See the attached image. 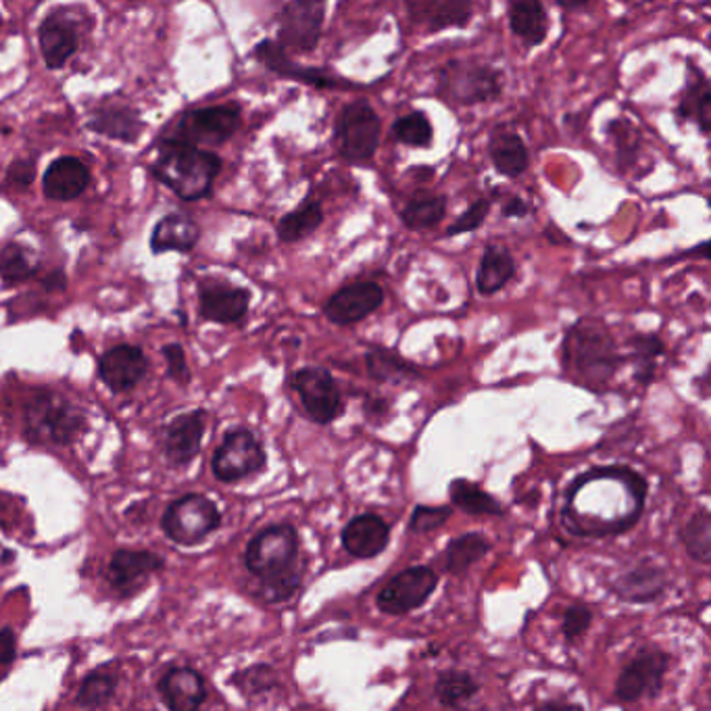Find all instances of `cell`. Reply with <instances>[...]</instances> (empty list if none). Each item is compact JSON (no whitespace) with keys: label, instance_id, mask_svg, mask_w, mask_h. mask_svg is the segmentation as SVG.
<instances>
[{"label":"cell","instance_id":"cell-1","mask_svg":"<svg viewBox=\"0 0 711 711\" xmlns=\"http://www.w3.org/2000/svg\"><path fill=\"white\" fill-rule=\"evenodd\" d=\"M645 478L628 466H599L570 485L561 522L582 538H603L630 531L643 515Z\"/></svg>","mask_w":711,"mask_h":711},{"label":"cell","instance_id":"cell-2","mask_svg":"<svg viewBox=\"0 0 711 711\" xmlns=\"http://www.w3.org/2000/svg\"><path fill=\"white\" fill-rule=\"evenodd\" d=\"M559 359L563 374L593 393H607L626 363L614 334L597 317H582L566 333Z\"/></svg>","mask_w":711,"mask_h":711},{"label":"cell","instance_id":"cell-3","mask_svg":"<svg viewBox=\"0 0 711 711\" xmlns=\"http://www.w3.org/2000/svg\"><path fill=\"white\" fill-rule=\"evenodd\" d=\"M223 161L213 151L179 142L165 136L151 165V172L172 193L186 202L207 199L213 190V182L222 172Z\"/></svg>","mask_w":711,"mask_h":711},{"label":"cell","instance_id":"cell-4","mask_svg":"<svg viewBox=\"0 0 711 711\" xmlns=\"http://www.w3.org/2000/svg\"><path fill=\"white\" fill-rule=\"evenodd\" d=\"M84 428V409L53 388H38L23 405V436L32 445L69 446Z\"/></svg>","mask_w":711,"mask_h":711},{"label":"cell","instance_id":"cell-5","mask_svg":"<svg viewBox=\"0 0 711 711\" xmlns=\"http://www.w3.org/2000/svg\"><path fill=\"white\" fill-rule=\"evenodd\" d=\"M439 94L462 107L494 103L503 94V73L480 61H448L439 75Z\"/></svg>","mask_w":711,"mask_h":711},{"label":"cell","instance_id":"cell-6","mask_svg":"<svg viewBox=\"0 0 711 711\" xmlns=\"http://www.w3.org/2000/svg\"><path fill=\"white\" fill-rule=\"evenodd\" d=\"M299 557V533L290 524H273L253 536L246 547L245 561L250 574L271 580L290 574Z\"/></svg>","mask_w":711,"mask_h":711},{"label":"cell","instance_id":"cell-7","mask_svg":"<svg viewBox=\"0 0 711 711\" xmlns=\"http://www.w3.org/2000/svg\"><path fill=\"white\" fill-rule=\"evenodd\" d=\"M222 526V513L205 494H186L174 501L161 520V528L170 540L184 547H195Z\"/></svg>","mask_w":711,"mask_h":711},{"label":"cell","instance_id":"cell-8","mask_svg":"<svg viewBox=\"0 0 711 711\" xmlns=\"http://www.w3.org/2000/svg\"><path fill=\"white\" fill-rule=\"evenodd\" d=\"M380 132L378 113L365 98L345 105L336 121L338 153L351 163H368L378 151Z\"/></svg>","mask_w":711,"mask_h":711},{"label":"cell","instance_id":"cell-9","mask_svg":"<svg viewBox=\"0 0 711 711\" xmlns=\"http://www.w3.org/2000/svg\"><path fill=\"white\" fill-rule=\"evenodd\" d=\"M266 448L248 428H234L225 432L222 445L213 453L211 469L213 476L225 482H241L266 469Z\"/></svg>","mask_w":711,"mask_h":711},{"label":"cell","instance_id":"cell-10","mask_svg":"<svg viewBox=\"0 0 711 711\" xmlns=\"http://www.w3.org/2000/svg\"><path fill=\"white\" fill-rule=\"evenodd\" d=\"M243 124V112L238 105H213V107H200L186 112L178 119L174 133L170 138H176L179 142L199 147L209 144L218 147L228 142L234 133L238 132Z\"/></svg>","mask_w":711,"mask_h":711},{"label":"cell","instance_id":"cell-11","mask_svg":"<svg viewBox=\"0 0 711 711\" xmlns=\"http://www.w3.org/2000/svg\"><path fill=\"white\" fill-rule=\"evenodd\" d=\"M292 388L296 391L310 420L319 426L336 422L345 411L340 386L330 370L310 365L292 374Z\"/></svg>","mask_w":711,"mask_h":711},{"label":"cell","instance_id":"cell-12","mask_svg":"<svg viewBox=\"0 0 711 711\" xmlns=\"http://www.w3.org/2000/svg\"><path fill=\"white\" fill-rule=\"evenodd\" d=\"M326 20L324 2H289L278 15V45L284 53L312 55L322 40V30Z\"/></svg>","mask_w":711,"mask_h":711},{"label":"cell","instance_id":"cell-13","mask_svg":"<svg viewBox=\"0 0 711 711\" xmlns=\"http://www.w3.org/2000/svg\"><path fill=\"white\" fill-rule=\"evenodd\" d=\"M436 584L439 576L434 574V570L426 566L407 568L380 591L376 603L384 614L405 616L422 607L423 603L432 597Z\"/></svg>","mask_w":711,"mask_h":711},{"label":"cell","instance_id":"cell-14","mask_svg":"<svg viewBox=\"0 0 711 711\" xmlns=\"http://www.w3.org/2000/svg\"><path fill=\"white\" fill-rule=\"evenodd\" d=\"M199 315L202 322L213 324H238L250 307V292L234 287L222 278H202L197 287Z\"/></svg>","mask_w":711,"mask_h":711},{"label":"cell","instance_id":"cell-15","mask_svg":"<svg viewBox=\"0 0 711 711\" xmlns=\"http://www.w3.org/2000/svg\"><path fill=\"white\" fill-rule=\"evenodd\" d=\"M669 666V655L657 649L641 651L628 666L623 667L616 697L626 703L639 701L643 697H655L664 687V676Z\"/></svg>","mask_w":711,"mask_h":711},{"label":"cell","instance_id":"cell-16","mask_svg":"<svg viewBox=\"0 0 711 711\" xmlns=\"http://www.w3.org/2000/svg\"><path fill=\"white\" fill-rule=\"evenodd\" d=\"M384 303V289L372 280H357L336 290L324 303V315L336 326H353L378 312Z\"/></svg>","mask_w":711,"mask_h":711},{"label":"cell","instance_id":"cell-17","mask_svg":"<svg viewBox=\"0 0 711 711\" xmlns=\"http://www.w3.org/2000/svg\"><path fill=\"white\" fill-rule=\"evenodd\" d=\"M253 57L261 66L267 67L271 73H276L280 78H287V80H296V82L307 84L313 89H351L349 80L338 78L336 73L328 71V69L299 66L296 61H292V57L284 53L282 46L278 45L276 40H269V38L261 40L259 45L253 48Z\"/></svg>","mask_w":711,"mask_h":711},{"label":"cell","instance_id":"cell-18","mask_svg":"<svg viewBox=\"0 0 711 711\" xmlns=\"http://www.w3.org/2000/svg\"><path fill=\"white\" fill-rule=\"evenodd\" d=\"M163 559L151 551L119 549L112 556L107 576L119 597H132L151 582L159 570H163Z\"/></svg>","mask_w":711,"mask_h":711},{"label":"cell","instance_id":"cell-19","mask_svg":"<svg viewBox=\"0 0 711 711\" xmlns=\"http://www.w3.org/2000/svg\"><path fill=\"white\" fill-rule=\"evenodd\" d=\"M149 372V359L140 347L117 345L98 359V378L112 393H128Z\"/></svg>","mask_w":711,"mask_h":711},{"label":"cell","instance_id":"cell-20","mask_svg":"<svg viewBox=\"0 0 711 711\" xmlns=\"http://www.w3.org/2000/svg\"><path fill=\"white\" fill-rule=\"evenodd\" d=\"M205 434V411L195 409L174 418L163 439V453L172 467H186L200 453Z\"/></svg>","mask_w":711,"mask_h":711},{"label":"cell","instance_id":"cell-21","mask_svg":"<svg viewBox=\"0 0 711 711\" xmlns=\"http://www.w3.org/2000/svg\"><path fill=\"white\" fill-rule=\"evenodd\" d=\"M38 45L48 69H61L80 46L78 27L61 11H50L38 27Z\"/></svg>","mask_w":711,"mask_h":711},{"label":"cell","instance_id":"cell-22","mask_svg":"<svg viewBox=\"0 0 711 711\" xmlns=\"http://www.w3.org/2000/svg\"><path fill=\"white\" fill-rule=\"evenodd\" d=\"M89 128L92 132L130 144L140 138L144 121L130 105L121 101H103L90 112Z\"/></svg>","mask_w":711,"mask_h":711},{"label":"cell","instance_id":"cell-23","mask_svg":"<svg viewBox=\"0 0 711 711\" xmlns=\"http://www.w3.org/2000/svg\"><path fill=\"white\" fill-rule=\"evenodd\" d=\"M170 711H199L207 699V683L193 667H174L156 685Z\"/></svg>","mask_w":711,"mask_h":711},{"label":"cell","instance_id":"cell-24","mask_svg":"<svg viewBox=\"0 0 711 711\" xmlns=\"http://www.w3.org/2000/svg\"><path fill=\"white\" fill-rule=\"evenodd\" d=\"M90 186V167L78 156L55 159L43 178V193L48 200L78 199Z\"/></svg>","mask_w":711,"mask_h":711},{"label":"cell","instance_id":"cell-25","mask_svg":"<svg viewBox=\"0 0 711 711\" xmlns=\"http://www.w3.org/2000/svg\"><path fill=\"white\" fill-rule=\"evenodd\" d=\"M391 538L388 524L374 513L353 517L342 531V545L349 556L357 559H372L380 556Z\"/></svg>","mask_w":711,"mask_h":711},{"label":"cell","instance_id":"cell-26","mask_svg":"<svg viewBox=\"0 0 711 711\" xmlns=\"http://www.w3.org/2000/svg\"><path fill=\"white\" fill-rule=\"evenodd\" d=\"M490 163L501 176L520 178L528 172L531 155L522 136L512 126H497L489 138Z\"/></svg>","mask_w":711,"mask_h":711},{"label":"cell","instance_id":"cell-27","mask_svg":"<svg viewBox=\"0 0 711 711\" xmlns=\"http://www.w3.org/2000/svg\"><path fill=\"white\" fill-rule=\"evenodd\" d=\"M710 82H708L706 73L699 69V66L689 61V67H687V89L683 92L680 103H678L674 115H676V119L680 124H687V121L697 124L701 133L708 136L710 133Z\"/></svg>","mask_w":711,"mask_h":711},{"label":"cell","instance_id":"cell-28","mask_svg":"<svg viewBox=\"0 0 711 711\" xmlns=\"http://www.w3.org/2000/svg\"><path fill=\"white\" fill-rule=\"evenodd\" d=\"M413 22L434 34L448 27H466L474 18V4L464 0H428L407 4Z\"/></svg>","mask_w":711,"mask_h":711},{"label":"cell","instance_id":"cell-29","mask_svg":"<svg viewBox=\"0 0 711 711\" xmlns=\"http://www.w3.org/2000/svg\"><path fill=\"white\" fill-rule=\"evenodd\" d=\"M614 593L628 603H649L655 601L666 588L664 572L651 563L641 561L611 582Z\"/></svg>","mask_w":711,"mask_h":711},{"label":"cell","instance_id":"cell-30","mask_svg":"<svg viewBox=\"0 0 711 711\" xmlns=\"http://www.w3.org/2000/svg\"><path fill=\"white\" fill-rule=\"evenodd\" d=\"M200 225L190 215L170 213L156 222L151 236V250L161 253H190L199 245Z\"/></svg>","mask_w":711,"mask_h":711},{"label":"cell","instance_id":"cell-31","mask_svg":"<svg viewBox=\"0 0 711 711\" xmlns=\"http://www.w3.org/2000/svg\"><path fill=\"white\" fill-rule=\"evenodd\" d=\"M517 273V264L512 250L501 245H489L482 253V259L476 269V290L490 296L505 289Z\"/></svg>","mask_w":711,"mask_h":711},{"label":"cell","instance_id":"cell-32","mask_svg":"<svg viewBox=\"0 0 711 711\" xmlns=\"http://www.w3.org/2000/svg\"><path fill=\"white\" fill-rule=\"evenodd\" d=\"M551 20L538 0H517L510 7V30L528 48L543 45L549 36Z\"/></svg>","mask_w":711,"mask_h":711},{"label":"cell","instance_id":"cell-33","mask_svg":"<svg viewBox=\"0 0 711 711\" xmlns=\"http://www.w3.org/2000/svg\"><path fill=\"white\" fill-rule=\"evenodd\" d=\"M324 220H326V215H324V207L319 205V200L307 197L301 207H296L294 211H289L287 215L280 218V222L276 225V232L282 243L290 245V243H299V241H305L307 236H312L313 232L319 230Z\"/></svg>","mask_w":711,"mask_h":711},{"label":"cell","instance_id":"cell-34","mask_svg":"<svg viewBox=\"0 0 711 711\" xmlns=\"http://www.w3.org/2000/svg\"><path fill=\"white\" fill-rule=\"evenodd\" d=\"M446 207H448V200L443 195L420 190L403 207L400 222L413 232L432 230L445 220Z\"/></svg>","mask_w":711,"mask_h":711},{"label":"cell","instance_id":"cell-35","mask_svg":"<svg viewBox=\"0 0 711 711\" xmlns=\"http://www.w3.org/2000/svg\"><path fill=\"white\" fill-rule=\"evenodd\" d=\"M666 345L657 334H639L630 338V353L623 356L626 363H632L634 378L646 386L657 368V359L664 356Z\"/></svg>","mask_w":711,"mask_h":711},{"label":"cell","instance_id":"cell-36","mask_svg":"<svg viewBox=\"0 0 711 711\" xmlns=\"http://www.w3.org/2000/svg\"><path fill=\"white\" fill-rule=\"evenodd\" d=\"M365 365H368L370 376L378 382H407V380L422 376V372L418 370L416 363L403 359L399 353H395L391 349H382V347L368 351Z\"/></svg>","mask_w":711,"mask_h":711},{"label":"cell","instance_id":"cell-37","mask_svg":"<svg viewBox=\"0 0 711 711\" xmlns=\"http://www.w3.org/2000/svg\"><path fill=\"white\" fill-rule=\"evenodd\" d=\"M448 492H451L453 505L466 513H471V515H503L505 513L503 505L494 497H490L487 490L480 489L478 485H474L469 480H462V478L453 480Z\"/></svg>","mask_w":711,"mask_h":711},{"label":"cell","instance_id":"cell-38","mask_svg":"<svg viewBox=\"0 0 711 711\" xmlns=\"http://www.w3.org/2000/svg\"><path fill=\"white\" fill-rule=\"evenodd\" d=\"M489 540L482 534L469 533L453 538L446 547L445 563L451 574H464L476 561L489 553Z\"/></svg>","mask_w":711,"mask_h":711},{"label":"cell","instance_id":"cell-39","mask_svg":"<svg viewBox=\"0 0 711 711\" xmlns=\"http://www.w3.org/2000/svg\"><path fill=\"white\" fill-rule=\"evenodd\" d=\"M478 689L480 687L474 680V676L464 669H446L439 676V680L434 685V692H436L439 701L446 708L464 706L478 692Z\"/></svg>","mask_w":711,"mask_h":711},{"label":"cell","instance_id":"cell-40","mask_svg":"<svg viewBox=\"0 0 711 711\" xmlns=\"http://www.w3.org/2000/svg\"><path fill=\"white\" fill-rule=\"evenodd\" d=\"M393 138L411 149H428L434 142V128L430 117L423 112H411L400 115L393 124Z\"/></svg>","mask_w":711,"mask_h":711},{"label":"cell","instance_id":"cell-41","mask_svg":"<svg viewBox=\"0 0 711 711\" xmlns=\"http://www.w3.org/2000/svg\"><path fill=\"white\" fill-rule=\"evenodd\" d=\"M38 271L30 250L20 243H9L0 248V280L4 287H15L30 280Z\"/></svg>","mask_w":711,"mask_h":711},{"label":"cell","instance_id":"cell-42","mask_svg":"<svg viewBox=\"0 0 711 711\" xmlns=\"http://www.w3.org/2000/svg\"><path fill=\"white\" fill-rule=\"evenodd\" d=\"M117 689V676L107 672H94L82 683L75 703L84 710H101L105 708Z\"/></svg>","mask_w":711,"mask_h":711},{"label":"cell","instance_id":"cell-43","mask_svg":"<svg viewBox=\"0 0 711 711\" xmlns=\"http://www.w3.org/2000/svg\"><path fill=\"white\" fill-rule=\"evenodd\" d=\"M685 545L692 559L710 563L711 559V520L706 510L695 513L685 528Z\"/></svg>","mask_w":711,"mask_h":711},{"label":"cell","instance_id":"cell-44","mask_svg":"<svg viewBox=\"0 0 711 711\" xmlns=\"http://www.w3.org/2000/svg\"><path fill=\"white\" fill-rule=\"evenodd\" d=\"M609 136H614L616 140V149H618V163L620 167H628L634 165L637 156L641 153V133L637 132L632 128L630 121H623V119H616L611 126H609Z\"/></svg>","mask_w":711,"mask_h":711},{"label":"cell","instance_id":"cell-45","mask_svg":"<svg viewBox=\"0 0 711 711\" xmlns=\"http://www.w3.org/2000/svg\"><path fill=\"white\" fill-rule=\"evenodd\" d=\"M234 685H238L245 695H261L278 685V674L269 666H253L236 674Z\"/></svg>","mask_w":711,"mask_h":711},{"label":"cell","instance_id":"cell-46","mask_svg":"<svg viewBox=\"0 0 711 711\" xmlns=\"http://www.w3.org/2000/svg\"><path fill=\"white\" fill-rule=\"evenodd\" d=\"M490 213V200L489 199H478L474 200L466 211L457 218V222L451 223L446 228L445 236L453 238V236H459V234H469L474 230H478L482 223L487 222Z\"/></svg>","mask_w":711,"mask_h":711},{"label":"cell","instance_id":"cell-47","mask_svg":"<svg viewBox=\"0 0 711 711\" xmlns=\"http://www.w3.org/2000/svg\"><path fill=\"white\" fill-rule=\"evenodd\" d=\"M301 584V572L292 570L290 574L278 576V579L264 580L261 582V597L267 603H282L289 601Z\"/></svg>","mask_w":711,"mask_h":711},{"label":"cell","instance_id":"cell-48","mask_svg":"<svg viewBox=\"0 0 711 711\" xmlns=\"http://www.w3.org/2000/svg\"><path fill=\"white\" fill-rule=\"evenodd\" d=\"M36 161L38 156H27V159H15L4 176V186L15 188V190H27L32 182L36 178Z\"/></svg>","mask_w":711,"mask_h":711},{"label":"cell","instance_id":"cell-49","mask_svg":"<svg viewBox=\"0 0 711 711\" xmlns=\"http://www.w3.org/2000/svg\"><path fill=\"white\" fill-rule=\"evenodd\" d=\"M448 517H451V510L448 508H426V505H418L416 512L411 515L409 528H411V533H432V531L441 528Z\"/></svg>","mask_w":711,"mask_h":711},{"label":"cell","instance_id":"cell-50","mask_svg":"<svg viewBox=\"0 0 711 711\" xmlns=\"http://www.w3.org/2000/svg\"><path fill=\"white\" fill-rule=\"evenodd\" d=\"M161 353L167 361V376L174 382H178L179 386H188L190 384V368L186 361L184 347L178 342H172V345H165Z\"/></svg>","mask_w":711,"mask_h":711},{"label":"cell","instance_id":"cell-51","mask_svg":"<svg viewBox=\"0 0 711 711\" xmlns=\"http://www.w3.org/2000/svg\"><path fill=\"white\" fill-rule=\"evenodd\" d=\"M593 623V611L586 605H572L563 616V637L568 641L580 639Z\"/></svg>","mask_w":711,"mask_h":711},{"label":"cell","instance_id":"cell-52","mask_svg":"<svg viewBox=\"0 0 711 711\" xmlns=\"http://www.w3.org/2000/svg\"><path fill=\"white\" fill-rule=\"evenodd\" d=\"M18 657V639L11 628L0 630V666H9Z\"/></svg>","mask_w":711,"mask_h":711},{"label":"cell","instance_id":"cell-53","mask_svg":"<svg viewBox=\"0 0 711 711\" xmlns=\"http://www.w3.org/2000/svg\"><path fill=\"white\" fill-rule=\"evenodd\" d=\"M503 218H510V220H524L528 213H531V207L528 202L520 197H510V199L503 202V209H501Z\"/></svg>","mask_w":711,"mask_h":711},{"label":"cell","instance_id":"cell-54","mask_svg":"<svg viewBox=\"0 0 711 711\" xmlns=\"http://www.w3.org/2000/svg\"><path fill=\"white\" fill-rule=\"evenodd\" d=\"M365 409H368V416L370 418H384L388 413V403L386 399H370L365 403Z\"/></svg>","mask_w":711,"mask_h":711},{"label":"cell","instance_id":"cell-55","mask_svg":"<svg viewBox=\"0 0 711 711\" xmlns=\"http://www.w3.org/2000/svg\"><path fill=\"white\" fill-rule=\"evenodd\" d=\"M536 711H582V708L574 706V703H566V701H549V703L540 706Z\"/></svg>","mask_w":711,"mask_h":711},{"label":"cell","instance_id":"cell-56","mask_svg":"<svg viewBox=\"0 0 711 711\" xmlns=\"http://www.w3.org/2000/svg\"><path fill=\"white\" fill-rule=\"evenodd\" d=\"M0 25H2V18H0Z\"/></svg>","mask_w":711,"mask_h":711}]
</instances>
